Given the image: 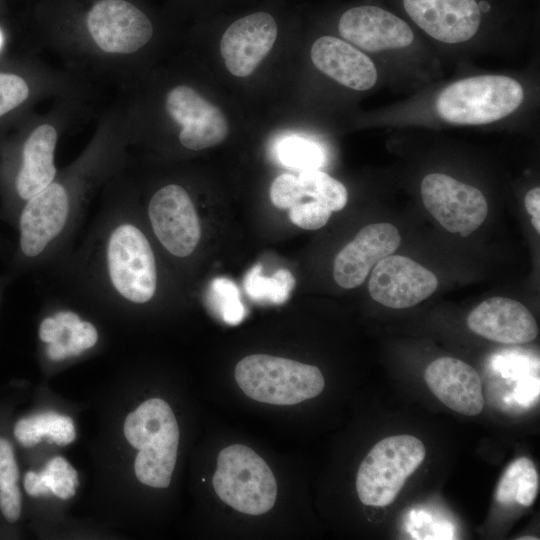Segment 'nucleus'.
I'll use <instances>...</instances> for the list:
<instances>
[{
	"instance_id": "1",
	"label": "nucleus",
	"mask_w": 540,
	"mask_h": 540,
	"mask_svg": "<svg viewBox=\"0 0 540 540\" xmlns=\"http://www.w3.org/2000/svg\"><path fill=\"white\" fill-rule=\"evenodd\" d=\"M74 296L114 307H143L159 293L158 259L138 212L105 207L85 239L55 267Z\"/></svg>"
},
{
	"instance_id": "2",
	"label": "nucleus",
	"mask_w": 540,
	"mask_h": 540,
	"mask_svg": "<svg viewBox=\"0 0 540 540\" xmlns=\"http://www.w3.org/2000/svg\"><path fill=\"white\" fill-rule=\"evenodd\" d=\"M124 435L139 450L134 463L137 479L150 487H168L179 444V427L169 404L160 398L143 402L126 417Z\"/></svg>"
},
{
	"instance_id": "3",
	"label": "nucleus",
	"mask_w": 540,
	"mask_h": 540,
	"mask_svg": "<svg viewBox=\"0 0 540 540\" xmlns=\"http://www.w3.org/2000/svg\"><path fill=\"white\" fill-rule=\"evenodd\" d=\"M235 380L249 398L272 405H294L314 398L325 385L318 367L266 354L240 360Z\"/></svg>"
},
{
	"instance_id": "4",
	"label": "nucleus",
	"mask_w": 540,
	"mask_h": 540,
	"mask_svg": "<svg viewBox=\"0 0 540 540\" xmlns=\"http://www.w3.org/2000/svg\"><path fill=\"white\" fill-rule=\"evenodd\" d=\"M523 97V88L515 79L481 75L461 79L443 89L436 100V109L447 122L480 125L513 113Z\"/></svg>"
},
{
	"instance_id": "5",
	"label": "nucleus",
	"mask_w": 540,
	"mask_h": 540,
	"mask_svg": "<svg viewBox=\"0 0 540 540\" xmlns=\"http://www.w3.org/2000/svg\"><path fill=\"white\" fill-rule=\"evenodd\" d=\"M212 483L224 503L244 514L268 512L277 497L276 479L268 464L242 444L230 445L219 452Z\"/></svg>"
},
{
	"instance_id": "6",
	"label": "nucleus",
	"mask_w": 540,
	"mask_h": 540,
	"mask_svg": "<svg viewBox=\"0 0 540 540\" xmlns=\"http://www.w3.org/2000/svg\"><path fill=\"white\" fill-rule=\"evenodd\" d=\"M425 455L424 444L414 436L403 434L380 440L358 468L356 490L360 501L374 507L392 504Z\"/></svg>"
},
{
	"instance_id": "7",
	"label": "nucleus",
	"mask_w": 540,
	"mask_h": 540,
	"mask_svg": "<svg viewBox=\"0 0 540 540\" xmlns=\"http://www.w3.org/2000/svg\"><path fill=\"white\" fill-rule=\"evenodd\" d=\"M149 228L158 244L172 257L186 259L197 249L201 224L187 190L176 183L158 188L146 206Z\"/></svg>"
},
{
	"instance_id": "8",
	"label": "nucleus",
	"mask_w": 540,
	"mask_h": 540,
	"mask_svg": "<svg viewBox=\"0 0 540 540\" xmlns=\"http://www.w3.org/2000/svg\"><path fill=\"white\" fill-rule=\"evenodd\" d=\"M425 208L449 232L465 237L486 219L488 204L476 187L446 174L431 173L421 183Z\"/></svg>"
},
{
	"instance_id": "9",
	"label": "nucleus",
	"mask_w": 540,
	"mask_h": 540,
	"mask_svg": "<svg viewBox=\"0 0 540 540\" xmlns=\"http://www.w3.org/2000/svg\"><path fill=\"white\" fill-rule=\"evenodd\" d=\"M58 133L49 124L34 129L25 140L15 171L10 194L0 215L12 225L24 204L45 189L57 176L54 152Z\"/></svg>"
},
{
	"instance_id": "10",
	"label": "nucleus",
	"mask_w": 540,
	"mask_h": 540,
	"mask_svg": "<svg viewBox=\"0 0 540 540\" xmlns=\"http://www.w3.org/2000/svg\"><path fill=\"white\" fill-rule=\"evenodd\" d=\"M87 27L103 51L130 54L142 48L153 35L148 16L125 0H100L87 15Z\"/></svg>"
},
{
	"instance_id": "11",
	"label": "nucleus",
	"mask_w": 540,
	"mask_h": 540,
	"mask_svg": "<svg viewBox=\"0 0 540 540\" xmlns=\"http://www.w3.org/2000/svg\"><path fill=\"white\" fill-rule=\"evenodd\" d=\"M437 287L438 279L432 271L409 257L392 254L372 268L368 283L371 297L393 309L412 307Z\"/></svg>"
},
{
	"instance_id": "12",
	"label": "nucleus",
	"mask_w": 540,
	"mask_h": 540,
	"mask_svg": "<svg viewBox=\"0 0 540 540\" xmlns=\"http://www.w3.org/2000/svg\"><path fill=\"white\" fill-rule=\"evenodd\" d=\"M277 36L278 22L269 11H254L235 19L220 40L227 70L240 78L250 76L269 54Z\"/></svg>"
},
{
	"instance_id": "13",
	"label": "nucleus",
	"mask_w": 540,
	"mask_h": 540,
	"mask_svg": "<svg viewBox=\"0 0 540 540\" xmlns=\"http://www.w3.org/2000/svg\"><path fill=\"white\" fill-rule=\"evenodd\" d=\"M169 116L181 126L179 141L189 150H203L222 143L229 133L223 112L187 85L172 88L165 101Z\"/></svg>"
},
{
	"instance_id": "14",
	"label": "nucleus",
	"mask_w": 540,
	"mask_h": 540,
	"mask_svg": "<svg viewBox=\"0 0 540 540\" xmlns=\"http://www.w3.org/2000/svg\"><path fill=\"white\" fill-rule=\"evenodd\" d=\"M337 29L344 40L369 52L404 48L414 41L409 24L377 4H357L343 10Z\"/></svg>"
},
{
	"instance_id": "15",
	"label": "nucleus",
	"mask_w": 540,
	"mask_h": 540,
	"mask_svg": "<svg viewBox=\"0 0 540 540\" xmlns=\"http://www.w3.org/2000/svg\"><path fill=\"white\" fill-rule=\"evenodd\" d=\"M400 243V233L390 223H372L363 227L335 258L333 275L336 283L345 289L360 286L372 268L393 254Z\"/></svg>"
},
{
	"instance_id": "16",
	"label": "nucleus",
	"mask_w": 540,
	"mask_h": 540,
	"mask_svg": "<svg viewBox=\"0 0 540 540\" xmlns=\"http://www.w3.org/2000/svg\"><path fill=\"white\" fill-rule=\"evenodd\" d=\"M467 325L475 334L502 344H524L539 333L534 316L519 301L492 297L468 315Z\"/></svg>"
},
{
	"instance_id": "17",
	"label": "nucleus",
	"mask_w": 540,
	"mask_h": 540,
	"mask_svg": "<svg viewBox=\"0 0 540 540\" xmlns=\"http://www.w3.org/2000/svg\"><path fill=\"white\" fill-rule=\"evenodd\" d=\"M424 379L431 392L451 410L466 416L478 415L483 410L480 376L463 360L438 358L428 365Z\"/></svg>"
},
{
	"instance_id": "18",
	"label": "nucleus",
	"mask_w": 540,
	"mask_h": 540,
	"mask_svg": "<svg viewBox=\"0 0 540 540\" xmlns=\"http://www.w3.org/2000/svg\"><path fill=\"white\" fill-rule=\"evenodd\" d=\"M38 337L44 355L51 362L76 358L93 349L99 342V331L76 310L58 305L42 318Z\"/></svg>"
},
{
	"instance_id": "19",
	"label": "nucleus",
	"mask_w": 540,
	"mask_h": 540,
	"mask_svg": "<svg viewBox=\"0 0 540 540\" xmlns=\"http://www.w3.org/2000/svg\"><path fill=\"white\" fill-rule=\"evenodd\" d=\"M310 56L319 71L348 88L364 91L377 81V70L370 58L340 38L319 37Z\"/></svg>"
},
{
	"instance_id": "20",
	"label": "nucleus",
	"mask_w": 540,
	"mask_h": 540,
	"mask_svg": "<svg viewBox=\"0 0 540 540\" xmlns=\"http://www.w3.org/2000/svg\"><path fill=\"white\" fill-rule=\"evenodd\" d=\"M16 439L25 447L40 443L43 438L49 443L60 446L68 445L75 439V427L72 419L54 411H45L21 418L14 427Z\"/></svg>"
},
{
	"instance_id": "21",
	"label": "nucleus",
	"mask_w": 540,
	"mask_h": 540,
	"mask_svg": "<svg viewBox=\"0 0 540 540\" xmlns=\"http://www.w3.org/2000/svg\"><path fill=\"white\" fill-rule=\"evenodd\" d=\"M77 486L76 470L61 456L50 459L41 472L28 471L24 476L25 491L32 497L54 494L67 500L75 495Z\"/></svg>"
},
{
	"instance_id": "22",
	"label": "nucleus",
	"mask_w": 540,
	"mask_h": 540,
	"mask_svg": "<svg viewBox=\"0 0 540 540\" xmlns=\"http://www.w3.org/2000/svg\"><path fill=\"white\" fill-rule=\"evenodd\" d=\"M539 475L534 462L527 457H519L511 462L496 488V500L501 504L517 502L531 506L538 494Z\"/></svg>"
},
{
	"instance_id": "23",
	"label": "nucleus",
	"mask_w": 540,
	"mask_h": 540,
	"mask_svg": "<svg viewBox=\"0 0 540 540\" xmlns=\"http://www.w3.org/2000/svg\"><path fill=\"white\" fill-rule=\"evenodd\" d=\"M294 285L295 280L290 271L280 269L271 277H266L259 264L252 267L244 279L245 291L251 299L274 304L285 302Z\"/></svg>"
},
{
	"instance_id": "24",
	"label": "nucleus",
	"mask_w": 540,
	"mask_h": 540,
	"mask_svg": "<svg viewBox=\"0 0 540 540\" xmlns=\"http://www.w3.org/2000/svg\"><path fill=\"white\" fill-rule=\"evenodd\" d=\"M305 197L320 202L333 211L342 210L348 199L345 186L319 169L300 171L297 176Z\"/></svg>"
},
{
	"instance_id": "25",
	"label": "nucleus",
	"mask_w": 540,
	"mask_h": 540,
	"mask_svg": "<svg viewBox=\"0 0 540 540\" xmlns=\"http://www.w3.org/2000/svg\"><path fill=\"white\" fill-rule=\"evenodd\" d=\"M275 153L283 166L300 171L319 169L325 161L324 152L317 143L299 136L280 139Z\"/></svg>"
},
{
	"instance_id": "26",
	"label": "nucleus",
	"mask_w": 540,
	"mask_h": 540,
	"mask_svg": "<svg viewBox=\"0 0 540 540\" xmlns=\"http://www.w3.org/2000/svg\"><path fill=\"white\" fill-rule=\"evenodd\" d=\"M207 301L211 308L229 324L239 323L245 315L237 286L225 277H218L211 281L207 291Z\"/></svg>"
},
{
	"instance_id": "27",
	"label": "nucleus",
	"mask_w": 540,
	"mask_h": 540,
	"mask_svg": "<svg viewBox=\"0 0 540 540\" xmlns=\"http://www.w3.org/2000/svg\"><path fill=\"white\" fill-rule=\"evenodd\" d=\"M332 211L316 200L300 201L289 208V218L296 226L306 230L323 227Z\"/></svg>"
},
{
	"instance_id": "28",
	"label": "nucleus",
	"mask_w": 540,
	"mask_h": 540,
	"mask_svg": "<svg viewBox=\"0 0 540 540\" xmlns=\"http://www.w3.org/2000/svg\"><path fill=\"white\" fill-rule=\"evenodd\" d=\"M305 198L297 176L281 174L270 187V199L280 209H287Z\"/></svg>"
},
{
	"instance_id": "29",
	"label": "nucleus",
	"mask_w": 540,
	"mask_h": 540,
	"mask_svg": "<svg viewBox=\"0 0 540 540\" xmlns=\"http://www.w3.org/2000/svg\"><path fill=\"white\" fill-rule=\"evenodd\" d=\"M28 95L29 88L23 78L0 73V116L20 105Z\"/></svg>"
},
{
	"instance_id": "30",
	"label": "nucleus",
	"mask_w": 540,
	"mask_h": 540,
	"mask_svg": "<svg viewBox=\"0 0 540 540\" xmlns=\"http://www.w3.org/2000/svg\"><path fill=\"white\" fill-rule=\"evenodd\" d=\"M19 470L11 444L0 437V489L16 484Z\"/></svg>"
},
{
	"instance_id": "31",
	"label": "nucleus",
	"mask_w": 540,
	"mask_h": 540,
	"mask_svg": "<svg viewBox=\"0 0 540 540\" xmlns=\"http://www.w3.org/2000/svg\"><path fill=\"white\" fill-rule=\"evenodd\" d=\"M0 509L6 520L15 522L21 513V493L16 484L0 489Z\"/></svg>"
},
{
	"instance_id": "32",
	"label": "nucleus",
	"mask_w": 540,
	"mask_h": 540,
	"mask_svg": "<svg viewBox=\"0 0 540 540\" xmlns=\"http://www.w3.org/2000/svg\"><path fill=\"white\" fill-rule=\"evenodd\" d=\"M525 208L531 215L532 225L540 233V188L535 187L529 190L524 199Z\"/></svg>"
},
{
	"instance_id": "33",
	"label": "nucleus",
	"mask_w": 540,
	"mask_h": 540,
	"mask_svg": "<svg viewBox=\"0 0 540 540\" xmlns=\"http://www.w3.org/2000/svg\"><path fill=\"white\" fill-rule=\"evenodd\" d=\"M12 280L11 274L0 275V301L4 296L5 290Z\"/></svg>"
},
{
	"instance_id": "34",
	"label": "nucleus",
	"mask_w": 540,
	"mask_h": 540,
	"mask_svg": "<svg viewBox=\"0 0 540 540\" xmlns=\"http://www.w3.org/2000/svg\"><path fill=\"white\" fill-rule=\"evenodd\" d=\"M2 43H3V35H2L1 30H0V48L2 46Z\"/></svg>"
},
{
	"instance_id": "35",
	"label": "nucleus",
	"mask_w": 540,
	"mask_h": 540,
	"mask_svg": "<svg viewBox=\"0 0 540 540\" xmlns=\"http://www.w3.org/2000/svg\"><path fill=\"white\" fill-rule=\"evenodd\" d=\"M1 246H2V245H1V242H0V249H1Z\"/></svg>"
}]
</instances>
